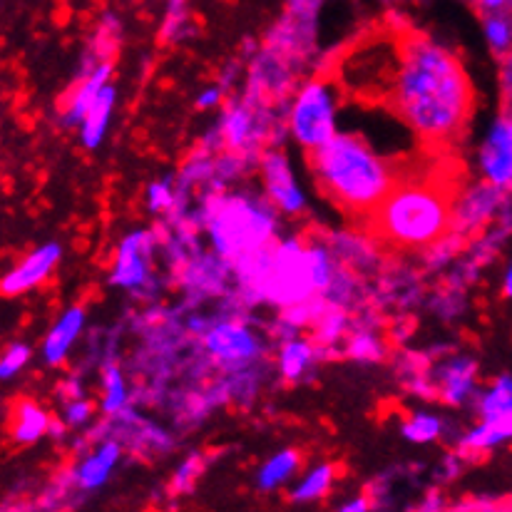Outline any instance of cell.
Instances as JSON below:
<instances>
[{"instance_id":"cell-20","label":"cell","mask_w":512,"mask_h":512,"mask_svg":"<svg viewBox=\"0 0 512 512\" xmlns=\"http://www.w3.org/2000/svg\"><path fill=\"white\" fill-rule=\"evenodd\" d=\"M115 100H117V90L107 83L100 90V95L95 97L90 110H87L83 125H80V142H83L85 150H95V147H100L102 137H105L107 132V122H110L112 107H115Z\"/></svg>"},{"instance_id":"cell-37","label":"cell","mask_w":512,"mask_h":512,"mask_svg":"<svg viewBox=\"0 0 512 512\" xmlns=\"http://www.w3.org/2000/svg\"><path fill=\"white\" fill-rule=\"evenodd\" d=\"M219 100H222V90L219 87H209V90H204L197 97V107L199 110H209V107H217Z\"/></svg>"},{"instance_id":"cell-25","label":"cell","mask_w":512,"mask_h":512,"mask_svg":"<svg viewBox=\"0 0 512 512\" xmlns=\"http://www.w3.org/2000/svg\"><path fill=\"white\" fill-rule=\"evenodd\" d=\"M331 485H334V468L331 465H319L311 473L304 475V480H299L294 490H291V500L294 503H314L329 495Z\"/></svg>"},{"instance_id":"cell-5","label":"cell","mask_w":512,"mask_h":512,"mask_svg":"<svg viewBox=\"0 0 512 512\" xmlns=\"http://www.w3.org/2000/svg\"><path fill=\"white\" fill-rule=\"evenodd\" d=\"M319 296L314 284V271H311L309 249L299 239H286V242H274L271 249V264L266 276L256 289L254 304L269 301V304L291 309L304 301Z\"/></svg>"},{"instance_id":"cell-27","label":"cell","mask_w":512,"mask_h":512,"mask_svg":"<svg viewBox=\"0 0 512 512\" xmlns=\"http://www.w3.org/2000/svg\"><path fill=\"white\" fill-rule=\"evenodd\" d=\"M334 254L339 256L341 264H346L348 269H358V266H371L373 261V249L366 239L351 237V234H336L334 242H329Z\"/></svg>"},{"instance_id":"cell-35","label":"cell","mask_w":512,"mask_h":512,"mask_svg":"<svg viewBox=\"0 0 512 512\" xmlns=\"http://www.w3.org/2000/svg\"><path fill=\"white\" fill-rule=\"evenodd\" d=\"M30 353L33 351H30L28 343H13V346H8V351L0 358V378L3 381L13 378L30 361Z\"/></svg>"},{"instance_id":"cell-19","label":"cell","mask_w":512,"mask_h":512,"mask_svg":"<svg viewBox=\"0 0 512 512\" xmlns=\"http://www.w3.org/2000/svg\"><path fill=\"white\" fill-rule=\"evenodd\" d=\"M10 438L18 445H33L50 430L48 413L33 401H18L10 416Z\"/></svg>"},{"instance_id":"cell-26","label":"cell","mask_w":512,"mask_h":512,"mask_svg":"<svg viewBox=\"0 0 512 512\" xmlns=\"http://www.w3.org/2000/svg\"><path fill=\"white\" fill-rule=\"evenodd\" d=\"M127 408V386L120 368L107 366L102 373V413L105 416H120Z\"/></svg>"},{"instance_id":"cell-36","label":"cell","mask_w":512,"mask_h":512,"mask_svg":"<svg viewBox=\"0 0 512 512\" xmlns=\"http://www.w3.org/2000/svg\"><path fill=\"white\" fill-rule=\"evenodd\" d=\"M92 416H95V406L83 396L70 398L65 406V426H85Z\"/></svg>"},{"instance_id":"cell-3","label":"cell","mask_w":512,"mask_h":512,"mask_svg":"<svg viewBox=\"0 0 512 512\" xmlns=\"http://www.w3.org/2000/svg\"><path fill=\"white\" fill-rule=\"evenodd\" d=\"M371 229L393 247H433L453 229V199L435 184H396L371 214Z\"/></svg>"},{"instance_id":"cell-15","label":"cell","mask_w":512,"mask_h":512,"mask_svg":"<svg viewBox=\"0 0 512 512\" xmlns=\"http://www.w3.org/2000/svg\"><path fill=\"white\" fill-rule=\"evenodd\" d=\"M110 75H112V63L107 58L102 60V63H97L92 70H87L85 78L80 80L73 92H70V100L63 102L65 125L68 127L83 125L87 110L92 107L95 97L100 95L102 87L110 83Z\"/></svg>"},{"instance_id":"cell-8","label":"cell","mask_w":512,"mask_h":512,"mask_svg":"<svg viewBox=\"0 0 512 512\" xmlns=\"http://www.w3.org/2000/svg\"><path fill=\"white\" fill-rule=\"evenodd\" d=\"M279 122L269 110V102L249 95L247 100L234 102L222 115L217 137L227 152L244 157H261L271 140V132Z\"/></svg>"},{"instance_id":"cell-29","label":"cell","mask_w":512,"mask_h":512,"mask_svg":"<svg viewBox=\"0 0 512 512\" xmlns=\"http://www.w3.org/2000/svg\"><path fill=\"white\" fill-rule=\"evenodd\" d=\"M485 38H488L490 50L498 58L508 55L512 50V20L503 13H490L485 18Z\"/></svg>"},{"instance_id":"cell-16","label":"cell","mask_w":512,"mask_h":512,"mask_svg":"<svg viewBox=\"0 0 512 512\" xmlns=\"http://www.w3.org/2000/svg\"><path fill=\"white\" fill-rule=\"evenodd\" d=\"M475 373L478 363L473 358H453L438 371L435 391L450 406H463L475 393Z\"/></svg>"},{"instance_id":"cell-9","label":"cell","mask_w":512,"mask_h":512,"mask_svg":"<svg viewBox=\"0 0 512 512\" xmlns=\"http://www.w3.org/2000/svg\"><path fill=\"white\" fill-rule=\"evenodd\" d=\"M204 351L227 373L247 371L261 356L264 343L242 321H219L204 334Z\"/></svg>"},{"instance_id":"cell-22","label":"cell","mask_w":512,"mask_h":512,"mask_svg":"<svg viewBox=\"0 0 512 512\" xmlns=\"http://www.w3.org/2000/svg\"><path fill=\"white\" fill-rule=\"evenodd\" d=\"M316 361H319V348L306 339L284 341L279 351V371L291 383L301 381Z\"/></svg>"},{"instance_id":"cell-12","label":"cell","mask_w":512,"mask_h":512,"mask_svg":"<svg viewBox=\"0 0 512 512\" xmlns=\"http://www.w3.org/2000/svg\"><path fill=\"white\" fill-rule=\"evenodd\" d=\"M155 247L152 232H132L122 239L115 254V269L110 274V284L122 289H140L150 281V256Z\"/></svg>"},{"instance_id":"cell-14","label":"cell","mask_w":512,"mask_h":512,"mask_svg":"<svg viewBox=\"0 0 512 512\" xmlns=\"http://www.w3.org/2000/svg\"><path fill=\"white\" fill-rule=\"evenodd\" d=\"M60 256H63V249H60V244H55V242L43 244L40 249L30 252L3 279V296L25 294V291H30V289H35L38 284H43V281L55 271Z\"/></svg>"},{"instance_id":"cell-2","label":"cell","mask_w":512,"mask_h":512,"mask_svg":"<svg viewBox=\"0 0 512 512\" xmlns=\"http://www.w3.org/2000/svg\"><path fill=\"white\" fill-rule=\"evenodd\" d=\"M311 170L326 197L351 214L371 217L396 187V172L358 135L336 132L309 155Z\"/></svg>"},{"instance_id":"cell-4","label":"cell","mask_w":512,"mask_h":512,"mask_svg":"<svg viewBox=\"0 0 512 512\" xmlns=\"http://www.w3.org/2000/svg\"><path fill=\"white\" fill-rule=\"evenodd\" d=\"M274 202L252 194H214L202 217L214 254L224 261H237L274 242L276 232Z\"/></svg>"},{"instance_id":"cell-31","label":"cell","mask_w":512,"mask_h":512,"mask_svg":"<svg viewBox=\"0 0 512 512\" xmlns=\"http://www.w3.org/2000/svg\"><path fill=\"white\" fill-rule=\"evenodd\" d=\"M440 433H443V423L430 413H416L403 423V438L411 443H430V440H438Z\"/></svg>"},{"instance_id":"cell-38","label":"cell","mask_w":512,"mask_h":512,"mask_svg":"<svg viewBox=\"0 0 512 512\" xmlns=\"http://www.w3.org/2000/svg\"><path fill=\"white\" fill-rule=\"evenodd\" d=\"M475 3H478V8L485 10V13H503L512 0H475Z\"/></svg>"},{"instance_id":"cell-1","label":"cell","mask_w":512,"mask_h":512,"mask_svg":"<svg viewBox=\"0 0 512 512\" xmlns=\"http://www.w3.org/2000/svg\"><path fill=\"white\" fill-rule=\"evenodd\" d=\"M388 105L426 142H448L473 110V87L448 48L426 35L406 33Z\"/></svg>"},{"instance_id":"cell-7","label":"cell","mask_w":512,"mask_h":512,"mask_svg":"<svg viewBox=\"0 0 512 512\" xmlns=\"http://www.w3.org/2000/svg\"><path fill=\"white\" fill-rule=\"evenodd\" d=\"M401 65V38H381L348 53L341 63V85L363 95L391 97Z\"/></svg>"},{"instance_id":"cell-33","label":"cell","mask_w":512,"mask_h":512,"mask_svg":"<svg viewBox=\"0 0 512 512\" xmlns=\"http://www.w3.org/2000/svg\"><path fill=\"white\" fill-rule=\"evenodd\" d=\"M202 470H204V463H202V458H199V455H192V458L184 460V463L179 465V470L174 473V478H172L174 495L192 493L194 483H197V478L202 475Z\"/></svg>"},{"instance_id":"cell-13","label":"cell","mask_w":512,"mask_h":512,"mask_svg":"<svg viewBox=\"0 0 512 512\" xmlns=\"http://www.w3.org/2000/svg\"><path fill=\"white\" fill-rule=\"evenodd\" d=\"M505 202V189L495 187L488 179L470 187L458 202L453 204V232L470 234L473 229L483 227L498 214Z\"/></svg>"},{"instance_id":"cell-40","label":"cell","mask_w":512,"mask_h":512,"mask_svg":"<svg viewBox=\"0 0 512 512\" xmlns=\"http://www.w3.org/2000/svg\"><path fill=\"white\" fill-rule=\"evenodd\" d=\"M503 294L508 296V299H512V264H510V269L505 271V281H503Z\"/></svg>"},{"instance_id":"cell-32","label":"cell","mask_w":512,"mask_h":512,"mask_svg":"<svg viewBox=\"0 0 512 512\" xmlns=\"http://www.w3.org/2000/svg\"><path fill=\"white\" fill-rule=\"evenodd\" d=\"M177 204L179 199L177 194H174L170 179H165V182H152L150 187H147V207H150L155 214L174 212Z\"/></svg>"},{"instance_id":"cell-28","label":"cell","mask_w":512,"mask_h":512,"mask_svg":"<svg viewBox=\"0 0 512 512\" xmlns=\"http://www.w3.org/2000/svg\"><path fill=\"white\" fill-rule=\"evenodd\" d=\"M348 316L341 306H329L324 314L316 319V341L319 346H331V343L341 341L348 331Z\"/></svg>"},{"instance_id":"cell-6","label":"cell","mask_w":512,"mask_h":512,"mask_svg":"<svg viewBox=\"0 0 512 512\" xmlns=\"http://www.w3.org/2000/svg\"><path fill=\"white\" fill-rule=\"evenodd\" d=\"M336 117H339V83L331 78H319L296 92L286 115V127L291 137L311 152L326 145L339 132Z\"/></svg>"},{"instance_id":"cell-11","label":"cell","mask_w":512,"mask_h":512,"mask_svg":"<svg viewBox=\"0 0 512 512\" xmlns=\"http://www.w3.org/2000/svg\"><path fill=\"white\" fill-rule=\"evenodd\" d=\"M480 172L490 184L512 189V112L498 117L480 147Z\"/></svg>"},{"instance_id":"cell-18","label":"cell","mask_w":512,"mask_h":512,"mask_svg":"<svg viewBox=\"0 0 512 512\" xmlns=\"http://www.w3.org/2000/svg\"><path fill=\"white\" fill-rule=\"evenodd\" d=\"M83 326H85V311L80 309V306H73V309H68L63 316H60L58 324L50 329L48 339L43 343V356L48 366H60V363L65 361L70 346L78 341Z\"/></svg>"},{"instance_id":"cell-17","label":"cell","mask_w":512,"mask_h":512,"mask_svg":"<svg viewBox=\"0 0 512 512\" xmlns=\"http://www.w3.org/2000/svg\"><path fill=\"white\" fill-rule=\"evenodd\" d=\"M120 455H122L120 440L107 438L105 443H100V448H97L92 455H87L83 463L75 468L73 473L75 488L85 490V493L102 488V485L107 483V478H110L112 468L117 465V460H120Z\"/></svg>"},{"instance_id":"cell-21","label":"cell","mask_w":512,"mask_h":512,"mask_svg":"<svg viewBox=\"0 0 512 512\" xmlns=\"http://www.w3.org/2000/svg\"><path fill=\"white\" fill-rule=\"evenodd\" d=\"M512 440V416H498V418H483V423H478L460 443L463 455L470 453H485V450H493L498 445Z\"/></svg>"},{"instance_id":"cell-39","label":"cell","mask_w":512,"mask_h":512,"mask_svg":"<svg viewBox=\"0 0 512 512\" xmlns=\"http://www.w3.org/2000/svg\"><path fill=\"white\" fill-rule=\"evenodd\" d=\"M341 510L343 512H366V510H371V503H368V498H356V500H351V503L341 505Z\"/></svg>"},{"instance_id":"cell-10","label":"cell","mask_w":512,"mask_h":512,"mask_svg":"<svg viewBox=\"0 0 512 512\" xmlns=\"http://www.w3.org/2000/svg\"><path fill=\"white\" fill-rule=\"evenodd\" d=\"M259 170L261 179H264L266 197L274 202V207L279 212L289 214V217H296L306 209V197L304 189L296 182L294 170L289 165V157L284 155L276 147H266L259 157Z\"/></svg>"},{"instance_id":"cell-24","label":"cell","mask_w":512,"mask_h":512,"mask_svg":"<svg viewBox=\"0 0 512 512\" xmlns=\"http://www.w3.org/2000/svg\"><path fill=\"white\" fill-rule=\"evenodd\" d=\"M480 418L512 416V376L495 378L493 386L478 396Z\"/></svg>"},{"instance_id":"cell-34","label":"cell","mask_w":512,"mask_h":512,"mask_svg":"<svg viewBox=\"0 0 512 512\" xmlns=\"http://www.w3.org/2000/svg\"><path fill=\"white\" fill-rule=\"evenodd\" d=\"M189 23V8L187 0H170L167 3V15H165V28H162V38L165 40H177L182 35L184 25Z\"/></svg>"},{"instance_id":"cell-23","label":"cell","mask_w":512,"mask_h":512,"mask_svg":"<svg viewBox=\"0 0 512 512\" xmlns=\"http://www.w3.org/2000/svg\"><path fill=\"white\" fill-rule=\"evenodd\" d=\"M299 463H301V455L296 453V450H281V453H276L274 458L266 460L264 468L259 470V480H256V485H259V490H264V493H271V490L281 488V485H284L286 480L299 470Z\"/></svg>"},{"instance_id":"cell-30","label":"cell","mask_w":512,"mask_h":512,"mask_svg":"<svg viewBox=\"0 0 512 512\" xmlns=\"http://www.w3.org/2000/svg\"><path fill=\"white\" fill-rule=\"evenodd\" d=\"M346 341V353L351 358H356V361H381L383 353H386L381 336L373 334V331H356Z\"/></svg>"}]
</instances>
